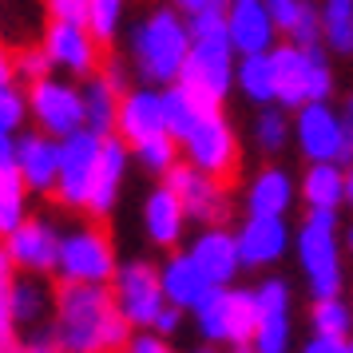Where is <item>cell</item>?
Here are the masks:
<instances>
[{
	"mask_svg": "<svg viewBox=\"0 0 353 353\" xmlns=\"http://www.w3.org/2000/svg\"><path fill=\"white\" fill-rule=\"evenodd\" d=\"M115 302L128 314L131 325H155L163 310V274L147 262H135L115 274Z\"/></svg>",
	"mask_w": 353,
	"mask_h": 353,
	"instance_id": "10",
	"label": "cell"
},
{
	"mask_svg": "<svg viewBox=\"0 0 353 353\" xmlns=\"http://www.w3.org/2000/svg\"><path fill=\"white\" fill-rule=\"evenodd\" d=\"M175 325H179V305H171V310H159L155 330H159V334H175Z\"/></svg>",
	"mask_w": 353,
	"mask_h": 353,
	"instance_id": "45",
	"label": "cell"
},
{
	"mask_svg": "<svg viewBox=\"0 0 353 353\" xmlns=\"http://www.w3.org/2000/svg\"><path fill=\"white\" fill-rule=\"evenodd\" d=\"M32 115L52 135H72L83 123V99L72 88H64V83L40 80L32 83Z\"/></svg>",
	"mask_w": 353,
	"mask_h": 353,
	"instance_id": "14",
	"label": "cell"
},
{
	"mask_svg": "<svg viewBox=\"0 0 353 353\" xmlns=\"http://www.w3.org/2000/svg\"><path fill=\"white\" fill-rule=\"evenodd\" d=\"M131 353H171L163 345L159 337H139V341H131Z\"/></svg>",
	"mask_w": 353,
	"mask_h": 353,
	"instance_id": "46",
	"label": "cell"
},
{
	"mask_svg": "<svg viewBox=\"0 0 353 353\" xmlns=\"http://www.w3.org/2000/svg\"><path fill=\"white\" fill-rule=\"evenodd\" d=\"M321 24L337 52H353V0H325Z\"/></svg>",
	"mask_w": 353,
	"mask_h": 353,
	"instance_id": "31",
	"label": "cell"
},
{
	"mask_svg": "<svg viewBox=\"0 0 353 353\" xmlns=\"http://www.w3.org/2000/svg\"><path fill=\"white\" fill-rule=\"evenodd\" d=\"M350 246H353V230H350Z\"/></svg>",
	"mask_w": 353,
	"mask_h": 353,
	"instance_id": "52",
	"label": "cell"
},
{
	"mask_svg": "<svg viewBox=\"0 0 353 353\" xmlns=\"http://www.w3.org/2000/svg\"><path fill=\"white\" fill-rule=\"evenodd\" d=\"M56 345L64 353H123L131 350V321L103 282L56 278Z\"/></svg>",
	"mask_w": 353,
	"mask_h": 353,
	"instance_id": "1",
	"label": "cell"
},
{
	"mask_svg": "<svg viewBox=\"0 0 353 353\" xmlns=\"http://www.w3.org/2000/svg\"><path fill=\"white\" fill-rule=\"evenodd\" d=\"M345 119H350V128H353V99L345 103Z\"/></svg>",
	"mask_w": 353,
	"mask_h": 353,
	"instance_id": "50",
	"label": "cell"
},
{
	"mask_svg": "<svg viewBox=\"0 0 353 353\" xmlns=\"http://www.w3.org/2000/svg\"><path fill=\"white\" fill-rule=\"evenodd\" d=\"M314 325H318V334L345 337L350 334V310L337 302V298H318V305H314Z\"/></svg>",
	"mask_w": 353,
	"mask_h": 353,
	"instance_id": "34",
	"label": "cell"
},
{
	"mask_svg": "<svg viewBox=\"0 0 353 353\" xmlns=\"http://www.w3.org/2000/svg\"><path fill=\"white\" fill-rule=\"evenodd\" d=\"M234 353H246V350H234Z\"/></svg>",
	"mask_w": 353,
	"mask_h": 353,
	"instance_id": "53",
	"label": "cell"
},
{
	"mask_svg": "<svg viewBox=\"0 0 353 353\" xmlns=\"http://www.w3.org/2000/svg\"><path fill=\"white\" fill-rule=\"evenodd\" d=\"M286 250V226L282 214H254L246 230L239 234V254L242 266H266Z\"/></svg>",
	"mask_w": 353,
	"mask_h": 353,
	"instance_id": "20",
	"label": "cell"
},
{
	"mask_svg": "<svg viewBox=\"0 0 353 353\" xmlns=\"http://www.w3.org/2000/svg\"><path fill=\"white\" fill-rule=\"evenodd\" d=\"M123 163H128V151H123V139H112L103 135L99 143V159H96V175H92V191H88V214L92 219H103L115 203V187L123 179Z\"/></svg>",
	"mask_w": 353,
	"mask_h": 353,
	"instance_id": "17",
	"label": "cell"
},
{
	"mask_svg": "<svg viewBox=\"0 0 353 353\" xmlns=\"http://www.w3.org/2000/svg\"><path fill=\"white\" fill-rule=\"evenodd\" d=\"M99 143H103V135H96L92 128L68 135V143L60 147V175H56V187L48 191L52 207H64V210L88 207V191H92V175H96V159H99Z\"/></svg>",
	"mask_w": 353,
	"mask_h": 353,
	"instance_id": "5",
	"label": "cell"
},
{
	"mask_svg": "<svg viewBox=\"0 0 353 353\" xmlns=\"http://www.w3.org/2000/svg\"><path fill=\"white\" fill-rule=\"evenodd\" d=\"M17 167L24 171V179H28L32 191L48 194L52 187H56V175H60V147L52 143V139L28 135V139H20V147H17Z\"/></svg>",
	"mask_w": 353,
	"mask_h": 353,
	"instance_id": "23",
	"label": "cell"
},
{
	"mask_svg": "<svg viewBox=\"0 0 353 353\" xmlns=\"http://www.w3.org/2000/svg\"><path fill=\"white\" fill-rule=\"evenodd\" d=\"M119 8H123V0H88V28L96 36V44L108 52L115 36V24H119Z\"/></svg>",
	"mask_w": 353,
	"mask_h": 353,
	"instance_id": "32",
	"label": "cell"
},
{
	"mask_svg": "<svg viewBox=\"0 0 353 353\" xmlns=\"http://www.w3.org/2000/svg\"><path fill=\"white\" fill-rule=\"evenodd\" d=\"M183 143H187V155H191L194 167H199V171H207L210 179H219L226 191L239 183V175H242L239 139H234V131L226 128V119H223L219 108L203 115Z\"/></svg>",
	"mask_w": 353,
	"mask_h": 353,
	"instance_id": "4",
	"label": "cell"
},
{
	"mask_svg": "<svg viewBox=\"0 0 353 353\" xmlns=\"http://www.w3.org/2000/svg\"><path fill=\"white\" fill-rule=\"evenodd\" d=\"M298 250H302L305 274H310V282H314V294H318V298H337V286H341V270H337L334 230H330V226L305 223L302 239H298Z\"/></svg>",
	"mask_w": 353,
	"mask_h": 353,
	"instance_id": "12",
	"label": "cell"
},
{
	"mask_svg": "<svg viewBox=\"0 0 353 353\" xmlns=\"http://www.w3.org/2000/svg\"><path fill=\"white\" fill-rule=\"evenodd\" d=\"M24 191H28V179L17 163L0 171V239H8L20 223H24Z\"/></svg>",
	"mask_w": 353,
	"mask_h": 353,
	"instance_id": "27",
	"label": "cell"
},
{
	"mask_svg": "<svg viewBox=\"0 0 353 353\" xmlns=\"http://www.w3.org/2000/svg\"><path fill=\"white\" fill-rule=\"evenodd\" d=\"M239 83L242 92L250 99H274V68H270V56H262V52H254V56H246L239 68Z\"/></svg>",
	"mask_w": 353,
	"mask_h": 353,
	"instance_id": "30",
	"label": "cell"
},
{
	"mask_svg": "<svg viewBox=\"0 0 353 353\" xmlns=\"http://www.w3.org/2000/svg\"><path fill=\"white\" fill-rule=\"evenodd\" d=\"M4 250L12 258V266H20V270H56L60 266V239L44 219L20 223L4 239Z\"/></svg>",
	"mask_w": 353,
	"mask_h": 353,
	"instance_id": "13",
	"label": "cell"
},
{
	"mask_svg": "<svg viewBox=\"0 0 353 353\" xmlns=\"http://www.w3.org/2000/svg\"><path fill=\"white\" fill-rule=\"evenodd\" d=\"M139 151V159L147 163V167H155V171H171L175 167V135L171 131H159V135H147L143 143L135 147Z\"/></svg>",
	"mask_w": 353,
	"mask_h": 353,
	"instance_id": "33",
	"label": "cell"
},
{
	"mask_svg": "<svg viewBox=\"0 0 353 353\" xmlns=\"http://www.w3.org/2000/svg\"><path fill=\"white\" fill-rule=\"evenodd\" d=\"M258 139H262V147L278 151L282 139H286V119H282L278 112H266L262 119H258Z\"/></svg>",
	"mask_w": 353,
	"mask_h": 353,
	"instance_id": "39",
	"label": "cell"
},
{
	"mask_svg": "<svg viewBox=\"0 0 353 353\" xmlns=\"http://www.w3.org/2000/svg\"><path fill=\"white\" fill-rule=\"evenodd\" d=\"M48 8L56 20H88V0H48Z\"/></svg>",
	"mask_w": 353,
	"mask_h": 353,
	"instance_id": "42",
	"label": "cell"
},
{
	"mask_svg": "<svg viewBox=\"0 0 353 353\" xmlns=\"http://www.w3.org/2000/svg\"><path fill=\"white\" fill-rule=\"evenodd\" d=\"M83 123L96 131V135H112L119 123V88H115L103 72H96V80L88 88L83 99Z\"/></svg>",
	"mask_w": 353,
	"mask_h": 353,
	"instance_id": "25",
	"label": "cell"
},
{
	"mask_svg": "<svg viewBox=\"0 0 353 353\" xmlns=\"http://www.w3.org/2000/svg\"><path fill=\"white\" fill-rule=\"evenodd\" d=\"M12 286L0 282V353H17V337H12Z\"/></svg>",
	"mask_w": 353,
	"mask_h": 353,
	"instance_id": "36",
	"label": "cell"
},
{
	"mask_svg": "<svg viewBox=\"0 0 353 353\" xmlns=\"http://www.w3.org/2000/svg\"><path fill=\"white\" fill-rule=\"evenodd\" d=\"M167 187L179 194L183 210L191 219H203V223H226L230 214V199H226V187L219 179H210L207 171H199L194 163H175L167 171Z\"/></svg>",
	"mask_w": 353,
	"mask_h": 353,
	"instance_id": "9",
	"label": "cell"
},
{
	"mask_svg": "<svg viewBox=\"0 0 353 353\" xmlns=\"http://www.w3.org/2000/svg\"><path fill=\"white\" fill-rule=\"evenodd\" d=\"M115 254H112V234L103 219H88L80 234H68L60 242V278L72 282H112Z\"/></svg>",
	"mask_w": 353,
	"mask_h": 353,
	"instance_id": "7",
	"label": "cell"
},
{
	"mask_svg": "<svg viewBox=\"0 0 353 353\" xmlns=\"http://www.w3.org/2000/svg\"><path fill=\"white\" fill-rule=\"evenodd\" d=\"M199 325L210 341H230V345H250L258 334V294L246 290H210V298L199 305Z\"/></svg>",
	"mask_w": 353,
	"mask_h": 353,
	"instance_id": "6",
	"label": "cell"
},
{
	"mask_svg": "<svg viewBox=\"0 0 353 353\" xmlns=\"http://www.w3.org/2000/svg\"><path fill=\"white\" fill-rule=\"evenodd\" d=\"M183 203L171 187H159V191L147 199V234L159 242V246H175L179 230H183Z\"/></svg>",
	"mask_w": 353,
	"mask_h": 353,
	"instance_id": "24",
	"label": "cell"
},
{
	"mask_svg": "<svg viewBox=\"0 0 353 353\" xmlns=\"http://www.w3.org/2000/svg\"><path fill=\"white\" fill-rule=\"evenodd\" d=\"M191 258L199 262V270L207 274L214 286H226V282L234 278V270H239V262H242L239 242L230 239L226 230H207L203 239L194 242Z\"/></svg>",
	"mask_w": 353,
	"mask_h": 353,
	"instance_id": "22",
	"label": "cell"
},
{
	"mask_svg": "<svg viewBox=\"0 0 353 353\" xmlns=\"http://www.w3.org/2000/svg\"><path fill=\"white\" fill-rule=\"evenodd\" d=\"M290 36H294L302 48H310V44L318 40V17H314V8H310V4L302 8V17H298V24H294V32H290Z\"/></svg>",
	"mask_w": 353,
	"mask_h": 353,
	"instance_id": "40",
	"label": "cell"
},
{
	"mask_svg": "<svg viewBox=\"0 0 353 353\" xmlns=\"http://www.w3.org/2000/svg\"><path fill=\"white\" fill-rule=\"evenodd\" d=\"M123 353H131V350H123Z\"/></svg>",
	"mask_w": 353,
	"mask_h": 353,
	"instance_id": "54",
	"label": "cell"
},
{
	"mask_svg": "<svg viewBox=\"0 0 353 353\" xmlns=\"http://www.w3.org/2000/svg\"><path fill=\"white\" fill-rule=\"evenodd\" d=\"M207 4H214V0H179V8H183V12H203V8H207Z\"/></svg>",
	"mask_w": 353,
	"mask_h": 353,
	"instance_id": "48",
	"label": "cell"
},
{
	"mask_svg": "<svg viewBox=\"0 0 353 353\" xmlns=\"http://www.w3.org/2000/svg\"><path fill=\"white\" fill-rule=\"evenodd\" d=\"M302 191H305V203L310 207H337L345 199V175L337 171L334 163H314L305 171Z\"/></svg>",
	"mask_w": 353,
	"mask_h": 353,
	"instance_id": "28",
	"label": "cell"
},
{
	"mask_svg": "<svg viewBox=\"0 0 353 353\" xmlns=\"http://www.w3.org/2000/svg\"><path fill=\"white\" fill-rule=\"evenodd\" d=\"M179 83L191 88L203 103L223 108L226 83H230V40H194L183 60Z\"/></svg>",
	"mask_w": 353,
	"mask_h": 353,
	"instance_id": "8",
	"label": "cell"
},
{
	"mask_svg": "<svg viewBox=\"0 0 353 353\" xmlns=\"http://www.w3.org/2000/svg\"><path fill=\"white\" fill-rule=\"evenodd\" d=\"M270 68H274V99H282L286 108L330 96V72H325L321 52L314 44L310 48L286 44V48L270 52Z\"/></svg>",
	"mask_w": 353,
	"mask_h": 353,
	"instance_id": "3",
	"label": "cell"
},
{
	"mask_svg": "<svg viewBox=\"0 0 353 353\" xmlns=\"http://www.w3.org/2000/svg\"><path fill=\"white\" fill-rule=\"evenodd\" d=\"M345 353H353V341H350V345H345Z\"/></svg>",
	"mask_w": 353,
	"mask_h": 353,
	"instance_id": "51",
	"label": "cell"
},
{
	"mask_svg": "<svg viewBox=\"0 0 353 353\" xmlns=\"http://www.w3.org/2000/svg\"><path fill=\"white\" fill-rule=\"evenodd\" d=\"M115 131H119V135H123V143H131V147H139L147 135H159V131H167L163 96H155V92H131V96H123Z\"/></svg>",
	"mask_w": 353,
	"mask_h": 353,
	"instance_id": "16",
	"label": "cell"
},
{
	"mask_svg": "<svg viewBox=\"0 0 353 353\" xmlns=\"http://www.w3.org/2000/svg\"><path fill=\"white\" fill-rule=\"evenodd\" d=\"M286 286L282 282H266L258 290V334L254 350L258 353H282L286 350Z\"/></svg>",
	"mask_w": 353,
	"mask_h": 353,
	"instance_id": "19",
	"label": "cell"
},
{
	"mask_svg": "<svg viewBox=\"0 0 353 353\" xmlns=\"http://www.w3.org/2000/svg\"><path fill=\"white\" fill-rule=\"evenodd\" d=\"M290 179L282 171H266L250 191V214H282L290 207Z\"/></svg>",
	"mask_w": 353,
	"mask_h": 353,
	"instance_id": "29",
	"label": "cell"
},
{
	"mask_svg": "<svg viewBox=\"0 0 353 353\" xmlns=\"http://www.w3.org/2000/svg\"><path fill=\"white\" fill-rule=\"evenodd\" d=\"M24 119V99H20L17 88H0V131L20 128Z\"/></svg>",
	"mask_w": 353,
	"mask_h": 353,
	"instance_id": "38",
	"label": "cell"
},
{
	"mask_svg": "<svg viewBox=\"0 0 353 353\" xmlns=\"http://www.w3.org/2000/svg\"><path fill=\"white\" fill-rule=\"evenodd\" d=\"M298 143L314 163L341 159V143H345V128L337 123L330 108H321V99H314L302 115H298Z\"/></svg>",
	"mask_w": 353,
	"mask_h": 353,
	"instance_id": "15",
	"label": "cell"
},
{
	"mask_svg": "<svg viewBox=\"0 0 353 353\" xmlns=\"http://www.w3.org/2000/svg\"><path fill=\"white\" fill-rule=\"evenodd\" d=\"M302 8H305V0H266V12H270L274 28H282V32H294Z\"/></svg>",
	"mask_w": 353,
	"mask_h": 353,
	"instance_id": "37",
	"label": "cell"
},
{
	"mask_svg": "<svg viewBox=\"0 0 353 353\" xmlns=\"http://www.w3.org/2000/svg\"><path fill=\"white\" fill-rule=\"evenodd\" d=\"M163 112H167V131H171L175 139H187L194 123H199L207 112H214V108L203 103L191 88H183V83H179V88H171V92L163 96Z\"/></svg>",
	"mask_w": 353,
	"mask_h": 353,
	"instance_id": "26",
	"label": "cell"
},
{
	"mask_svg": "<svg viewBox=\"0 0 353 353\" xmlns=\"http://www.w3.org/2000/svg\"><path fill=\"white\" fill-rule=\"evenodd\" d=\"M48 72H52L48 48H20L17 52V80L40 83V80H48Z\"/></svg>",
	"mask_w": 353,
	"mask_h": 353,
	"instance_id": "35",
	"label": "cell"
},
{
	"mask_svg": "<svg viewBox=\"0 0 353 353\" xmlns=\"http://www.w3.org/2000/svg\"><path fill=\"white\" fill-rule=\"evenodd\" d=\"M12 80H17V56L0 40V88H12Z\"/></svg>",
	"mask_w": 353,
	"mask_h": 353,
	"instance_id": "43",
	"label": "cell"
},
{
	"mask_svg": "<svg viewBox=\"0 0 353 353\" xmlns=\"http://www.w3.org/2000/svg\"><path fill=\"white\" fill-rule=\"evenodd\" d=\"M305 353H345V341L341 337H330V334H318L305 345Z\"/></svg>",
	"mask_w": 353,
	"mask_h": 353,
	"instance_id": "44",
	"label": "cell"
},
{
	"mask_svg": "<svg viewBox=\"0 0 353 353\" xmlns=\"http://www.w3.org/2000/svg\"><path fill=\"white\" fill-rule=\"evenodd\" d=\"M191 52V36L183 28L175 12H155L147 20L139 36H135V56H139V72L151 83H171L183 72V60Z\"/></svg>",
	"mask_w": 353,
	"mask_h": 353,
	"instance_id": "2",
	"label": "cell"
},
{
	"mask_svg": "<svg viewBox=\"0 0 353 353\" xmlns=\"http://www.w3.org/2000/svg\"><path fill=\"white\" fill-rule=\"evenodd\" d=\"M210 290H214V282L199 270V262H194L191 254L171 258V266L163 270V294H167L179 310H183V305L199 310V305L210 298Z\"/></svg>",
	"mask_w": 353,
	"mask_h": 353,
	"instance_id": "21",
	"label": "cell"
},
{
	"mask_svg": "<svg viewBox=\"0 0 353 353\" xmlns=\"http://www.w3.org/2000/svg\"><path fill=\"white\" fill-rule=\"evenodd\" d=\"M226 24H230V44H234L242 56H254V52L270 48L274 20L258 0H239V4L226 12Z\"/></svg>",
	"mask_w": 353,
	"mask_h": 353,
	"instance_id": "18",
	"label": "cell"
},
{
	"mask_svg": "<svg viewBox=\"0 0 353 353\" xmlns=\"http://www.w3.org/2000/svg\"><path fill=\"white\" fill-rule=\"evenodd\" d=\"M36 302H40V298H36L32 286H12V314H17L20 321H28L36 314Z\"/></svg>",
	"mask_w": 353,
	"mask_h": 353,
	"instance_id": "41",
	"label": "cell"
},
{
	"mask_svg": "<svg viewBox=\"0 0 353 353\" xmlns=\"http://www.w3.org/2000/svg\"><path fill=\"white\" fill-rule=\"evenodd\" d=\"M12 143H8V131H0V171H4V167H12Z\"/></svg>",
	"mask_w": 353,
	"mask_h": 353,
	"instance_id": "47",
	"label": "cell"
},
{
	"mask_svg": "<svg viewBox=\"0 0 353 353\" xmlns=\"http://www.w3.org/2000/svg\"><path fill=\"white\" fill-rule=\"evenodd\" d=\"M345 203H353V167H350V175H345Z\"/></svg>",
	"mask_w": 353,
	"mask_h": 353,
	"instance_id": "49",
	"label": "cell"
},
{
	"mask_svg": "<svg viewBox=\"0 0 353 353\" xmlns=\"http://www.w3.org/2000/svg\"><path fill=\"white\" fill-rule=\"evenodd\" d=\"M44 48H48L52 64H64L76 76H96V68L108 60V52L96 44L92 32H83L80 20H52Z\"/></svg>",
	"mask_w": 353,
	"mask_h": 353,
	"instance_id": "11",
	"label": "cell"
}]
</instances>
